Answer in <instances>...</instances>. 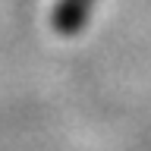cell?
<instances>
[{
    "mask_svg": "<svg viewBox=\"0 0 151 151\" xmlns=\"http://www.w3.org/2000/svg\"><path fill=\"white\" fill-rule=\"evenodd\" d=\"M91 3L94 0H60L54 9V28L60 35H76L82 32L85 19L91 13Z\"/></svg>",
    "mask_w": 151,
    "mask_h": 151,
    "instance_id": "1",
    "label": "cell"
}]
</instances>
